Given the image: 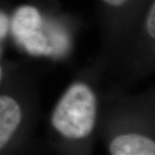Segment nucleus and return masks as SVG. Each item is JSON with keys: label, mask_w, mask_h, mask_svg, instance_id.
Wrapping results in <instances>:
<instances>
[{"label": "nucleus", "mask_w": 155, "mask_h": 155, "mask_svg": "<svg viewBox=\"0 0 155 155\" xmlns=\"http://www.w3.org/2000/svg\"><path fill=\"white\" fill-rule=\"evenodd\" d=\"M96 98L84 84L68 90L55 108L52 125L68 138L79 139L90 134L95 125Z\"/></svg>", "instance_id": "f257e3e1"}, {"label": "nucleus", "mask_w": 155, "mask_h": 155, "mask_svg": "<svg viewBox=\"0 0 155 155\" xmlns=\"http://www.w3.org/2000/svg\"><path fill=\"white\" fill-rule=\"evenodd\" d=\"M110 152L113 155H153L155 144L142 135H121L111 142Z\"/></svg>", "instance_id": "f03ea898"}, {"label": "nucleus", "mask_w": 155, "mask_h": 155, "mask_svg": "<svg viewBox=\"0 0 155 155\" xmlns=\"http://www.w3.org/2000/svg\"><path fill=\"white\" fill-rule=\"evenodd\" d=\"M21 110L13 99L0 97V149L9 141L19 125Z\"/></svg>", "instance_id": "7ed1b4c3"}, {"label": "nucleus", "mask_w": 155, "mask_h": 155, "mask_svg": "<svg viewBox=\"0 0 155 155\" xmlns=\"http://www.w3.org/2000/svg\"><path fill=\"white\" fill-rule=\"evenodd\" d=\"M42 25L39 12L31 6H23L15 12L12 21V31L17 39L35 31Z\"/></svg>", "instance_id": "20e7f679"}, {"label": "nucleus", "mask_w": 155, "mask_h": 155, "mask_svg": "<svg viewBox=\"0 0 155 155\" xmlns=\"http://www.w3.org/2000/svg\"><path fill=\"white\" fill-rule=\"evenodd\" d=\"M147 29L151 38H154L155 36V6L154 4H152V7L150 9L149 15H148V18H147Z\"/></svg>", "instance_id": "39448f33"}, {"label": "nucleus", "mask_w": 155, "mask_h": 155, "mask_svg": "<svg viewBox=\"0 0 155 155\" xmlns=\"http://www.w3.org/2000/svg\"><path fill=\"white\" fill-rule=\"evenodd\" d=\"M8 29V19L4 13L0 11V40L4 38Z\"/></svg>", "instance_id": "423d86ee"}, {"label": "nucleus", "mask_w": 155, "mask_h": 155, "mask_svg": "<svg viewBox=\"0 0 155 155\" xmlns=\"http://www.w3.org/2000/svg\"><path fill=\"white\" fill-rule=\"evenodd\" d=\"M104 1H106L107 3L112 4V5H120V4H123L126 0H104Z\"/></svg>", "instance_id": "0eeeda50"}, {"label": "nucleus", "mask_w": 155, "mask_h": 155, "mask_svg": "<svg viewBox=\"0 0 155 155\" xmlns=\"http://www.w3.org/2000/svg\"><path fill=\"white\" fill-rule=\"evenodd\" d=\"M1 77H2V71H1V68H0V80H1Z\"/></svg>", "instance_id": "6e6552de"}]
</instances>
